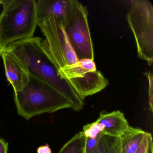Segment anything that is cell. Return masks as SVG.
I'll list each match as a JSON object with an SVG mask.
<instances>
[{"label":"cell","mask_w":153,"mask_h":153,"mask_svg":"<svg viewBox=\"0 0 153 153\" xmlns=\"http://www.w3.org/2000/svg\"><path fill=\"white\" fill-rule=\"evenodd\" d=\"M42 41L41 37H33L10 44L5 49L16 57L28 75L47 83L59 92L71 103L73 110L81 111L84 100L66 79L62 78Z\"/></svg>","instance_id":"obj_1"},{"label":"cell","mask_w":153,"mask_h":153,"mask_svg":"<svg viewBox=\"0 0 153 153\" xmlns=\"http://www.w3.org/2000/svg\"><path fill=\"white\" fill-rule=\"evenodd\" d=\"M19 115L26 120L44 113L73 107L71 103L47 83L29 75L27 84L14 93Z\"/></svg>","instance_id":"obj_2"},{"label":"cell","mask_w":153,"mask_h":153,"mask_svg":"<svg viewBox=\"0 0 153 153\" xmlns=\"http://www.w3.org/2000/svg\"><path fill=\"white\" fill-rule=\"evenodd\" d=\"M0 42L3 50L17 41L34 37L38 26L36 0H2Z\"/></svg>","instance_id":"obj_3"},{"label":"cell","mask_w":153,"mask_h":153,"mask_svg":"<svg viewBox=\"0 0 153 153\" xmlns=\"http://www.w3.org/2000/svg\"><path fill=\"white\" fill-rule=\"evenodd\" d=\"M126 19L137 45V56L152 66L153 61V5L149 0L130 1Z\"/></svg>","instance_id":"obj_4"},{"label":"cell","mask_w":153,"mask_h":153,"mask_svg":"<svg viewBox=\"0 0 153 153\" xmlns=\"http://www.w3.org/2000/svg\"><path fill=\"white\" fill-rule=\"evenodd\" d=\"M68 13L63 20L65 32L79 60H94V52L86 7L76 0H68Z\"/></svg>","instance_id":"obj_5"},{"label":"cell","mask_w":153,"mask_h":153,"mask_svg":"<svg viewBox=\"0 0 153 153\" xmlns=\"http://www.w3.org/2000/svg\"><path fill=\"white\" fill-rule=\"evenodd\" d=\"M45 37L43 45L58 71L67 65L78 61V59L64 29L63 20L50 16L38 24Z\"/></svg>","instance_id":"obj_6"},{"label":"cell","mask_w":153,"mask_h":153,"mask_svg":"<svg viewBox=\"0 0 153 153\" xmlns=\"http://www.w3.org/2000/svg\"><path fill=\"white\" fill-rule=\"evenodd\" d=\"M62 78L66 79L84 100L104 89L109 81L97 69L94 61L89 59L78 60L59 70Z\"/></svg>","instance_id":"obj_7"},{"label":"cell","mask_w":153,"mask_h":153,"mask_svg":"<svg viewBox=\"0 0 153 153\" xmlns=\"http://www.w3.org/2000/svg\"><path fill=\"white\" fill-rule=\"evenodd\" d=\"M7 80L13 87L14 93L20 91L27 84L29 75L18 59L4 49L1 55Z\"/></svg>","instance_id":"obj_8"},{"label":"cell","mask_w":153,"mask_h":153,"mask_svg":"<svg viewBox=\"0 0 153 153\" xmlns=\"http://www.w3.org/2000/svg\"><path fill=\"white\" fill-rule=\"evenodd\" d=\"M95 121L102 126V132L113 137H120L129 126L124 114L120 111L101 113Z\"/></svg>","instance_id":"obj_9"},{"label":"cell","mask_w":153,"mask_h":153,"mask_svg":"<svg viewBox=\"0 0 153 153\" xmlns=\"http://www.w3.org/2000/svg\"><path fill=\"white\" fill-rule=\"evenodd\" d=\"M37 23L50 16L65 18L68 10V0H36Z\"/></svg>","instance_id":"obj_10"},{"label":"cell","mask_w":153,"mask_h":153,"mask_svg":"<svg viewBox=\"0 0 153 153\" xmlns=\"http://www.w3.org/2000/svg\"><path fill=\"white\" fill-rule=\"evenodd\" d=\"M146 133L140 129L129 126L120 137L121 153H136Z\"/></svg>","instance_id":"obj_11"},{"label":"cell","mask_w":153,"mask_h":153,"mask_svg":"<svg viewBox=\"0 0 153 153\" xmlns=\"http://www.w3.org/2000/svg\"><path fill=\"white\" fill-rule=\"evenodd\" d=\"M94 153H121L120 137L109 136L101 132Z\"/></svg>","instance_id":"obj_12"},{"label":"cell","mask_w":153,"mask_h":153,"mask_svg":"<svg viewBox=\"0 0 153 153\" xmlns=\"http://www.w3.org/2000/svg\"><path fill=\"white\" fill-rule=\"evenodd\" d=\"M85 141L86 137L79 131L62 146L59 153H85Z\"/></svg>","instance_id":"obj_13"},{"label":"cell","mask_w":153,"mask_h":153,"mask_svg":"<svg viewBox=\"0 0 153 153\" xmlns=\"http://www.w3.org/2000/svg\"><path fill=\"white\" fill-rule=\"evenodd\" d=\"M102 131V128L100 124L95 121L85 125L83 128V132L86 137L94 138L99 136Z\"/></svg>","instance_id":"obj_14"},{"label":"cell","mask_w":153,"mask_h":153,"mask_svg":"<svg viewBox=\"0 0 153 153\" xmlns=\"http://www.w3.org/2000/svg\"><path fill=\"white\" fill-rule=\"evenodd\" d=\"M100 134L94 138L86 137L85 153H94V152L98 143Z\"/></svg>","instance_id":"obj_15"},{"label":"cell","mask_w":153,"mask_h":153,"mask_svg":"<svg viewBox=\"0 0 153 153\" xmlns=\"http://www.w3.org/2000/svg\"><path fill=\"white\" fill-rule=\"evenodd\" d=\"M152 139V137L151 133L146 132L145 137L142 140L135 153H148L149 145L150 140Z\"/></svg>","instance_id":"obj_16"},{"label":"cell","mask_w":153,"mask_h":153,"mask_svg":"<svg viewBox=\"0 0 153 153\" xmlns=\"http://www.w3.org/2000/svg\"><path fill=\"white\" fill-rule=\"evenodd\" d=\"M147 76L149 84V109L151 112L153 111V78L152 74L150 72L146 73Z\"/></svg>","instance_id":"obj_17"},{"label":"cell","mask_w":153,"mask_h":153,"mask_svg":"<svg viewBox=\"0 0 153 153\" xmlns=\"http://www.w3.org/2000/svg\"><path fill=\"white\" fill-rule=\"evenodd\" d=\"M8 142L0 137V153H8Z\"/></svg>","instance_id":"obj_18"},{"label":"cell","mask_w":153,"mask_h":153,"mask_svg":"<svg viewBox=\"0 0 153 153\" xmlns=\"http://www.w3.org/2000/svg\"><path fill=\"white\" fill-rule=\"evenodd\" d=\"M37 153H52L51 149L48 144L39 147L37 149Z\"/></svg>","instance_id":"obj_19"},{"label":"cell","mask_w":153,"mask_h":153,"mask_svg":"<svg viewBox=\"0 0 153 153\" xmlns=\"http://www.w3.org/2000/svg\"><path fill=\"white\" fill-rule=\"evenodd\" d=\"M148 153H153V139L150 140L149 145Z\"/></svg>","instance_id":"obj_20"},{"label":"cell","mask_w":153,"mask_h":153,"mask_svg":"<svg viewBox=\"0 0 153 153\" xmlns=\"http://www.w3.org/2000/svg\"><path fill=\"white\" fill-rule=\"evenodd\" d=\"M3 49H2V47L1 46V42H0V56H1V53H2V51H3Z\"/></svg>","instance_id":"obj_21"},{"label":"cell","mask_w":153,"mask_h":153,"mask_svg":"<svg viewBox=\"0 0 153 153\" xmlns=\"http://www.w3.org/2000/svg\"><path fill=\"white\" fill-rule=\"evenodd\" d=\"M2 0H0V5L2 4Z\"/></svg>","instance_id":"obj_22"}]
</instances>
